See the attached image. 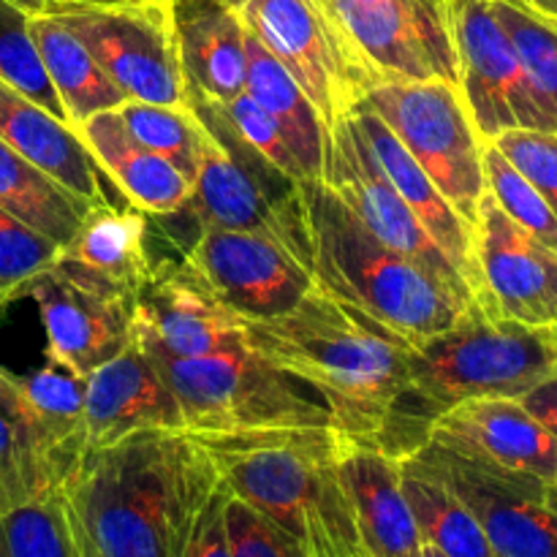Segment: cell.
I'll use <instances>...</instances> for the list:
<instances>
[{
	"instance_id": "obj_16",
	"label": "cell",
	"mask_w": 557,
	"mask_h": 557,
	"mask_svg": "<svg viewBox=\"0 0 557 557\" xmlns=\"http://www.w3.org/2000/svg\"><path fill=\"white\" fill-rule=\"evenodd\" d=\"M321 183L335 190L348 210L375 234L384 245L413 259L417 264L428 267L438 277H444L451 286L471 294L468 283L451 264L449 256L435 245L428 228L419 223L411 207L403 201L395 185L386 180L381 166L375 163L368 141L359 134L351 112L343 114L330 134V147H326V169ZM473 297V294H471Z\"/></svg>"
},
{
	"instance_id": "obj_1",
	"label": "cell",
	"mask_w": 557,
	"mask_h": 557,
	"mask_svg": "<svg viewBox=\"0 0 557 557\" xmlns=\"http://www.w3.org/2000/svg\"><path fill=\"white\" fill-rule=\"evenodd\" d=\"M245 346L313 386L341 438L395 460L428 444L408 384L411 346L319 286L292 313L248 321Z\"/></svg>"
},
{
	"instance_id": "obj_30",
	"label": "cell",
	"mask_w": 557,
	"mask_h": 557,
	"mask_svg": "<svg viewBox=\"0 0 557 557\" xmlns=\"http://www.w3.org/2000/svg\"><path fill=\"white\" fill-rule=\"evenodd\" d=\"M0 210L20 218L52 243L65 245L92 205L0 139Z\"/></svg>"
},
{
	"instance_id": "obj_10",
	"label": "cell",
	"mask_w": 557,
	"mask_h": 557,
	"mask_svg": "<svg viewBox=\"0 0 557 557\" xmlns=\"http://www.w3.org/2000/svg\"><path fill=\"white\" fill-rule=\"evenodd\" d=\"M52 16L85 44L128 101L188 107L172 5H71Z\"/></svg>"
},
{
	"instance_id": "obj_39",
	"label": "cell",
	"mask_w": 557,
	"mask_h": 557,
	"mask_svg": "<svg viewBox=\"0 0 557 557\" xmlns=\"http://www.w3.org/2000/svg\"><path fill=\"white\" fill-rule=\"evenodd\" d=\"M490 145L498 147L506 161L544 196L557 215V134L555 131L511 128L495 136Z\"/></svg>"
},
{
	"instance_id": "obj_40",
	"label": "cell",
	"mask_w": 557,
	"mask_h": 557,
	"mask_svg": "<svg viewBox=\"0 0 557 557\" xmlns=\"http://www.w3.org/2000/svg\"><path fill=\"white\" fill-rule=\"evenodd\" d=\"M212 101H215V98H212ZM215 107L218 112L228 120V125H232L253 150H259L267 161L275 163L281 172L292 174V177L305 180L299 161L294 158V152L288 150L286 139H283L281 131H277L275 120L267 114V109L261 107L259 101H253L248 92H239V96L228 98V101H215Z\"/></svg>"
},
{
	"instance_id": "obj_13",
	"label": "cell",
	"mask_w": 557,
	"mask_h": 557,
	"mask_svg": "<svg viewBox=\"0 0 557 557\" xmlns=\"http://www.w3.org/2000/svg\"><path fill=\"white\" fill-rule=\"evenodd\" d=\"M239 20L302 87L326 131L373 85L319 0H243Z\"/></svg>"
},
{
	"instance_id": "obj_23",
	"label": "cell",
	"mask_w": 557,
	"mask_h": 557,
	"mask_svg": "<svg viewBox=\"0 0 557 557\" xmlns=\"http://www.w3.org/2000/svg\"><path fill=\"white\" fill-rule=\"evenodd\" d=\"M172 27L190 92L215 101L245 92L248 54L239 0H172Z\"/></svg>"
},
{
	"instance_id": "obj_21",
	"label": "cell",
	"mask_w": 557,
	"mask_h": 557,
	"mask_svg": "<svg viewBox=\"0 0 557 557\" xmlns=\"http://www.w3.org/2000/svg\"><path fill=\"white\" fill-rule=\"evenodd\" d=\"M147 234L150 223L136 207H92L74 237L60 245L52 270L92 292L136 299L156 267Z\"/></svg>"
},
{
	"instance_id": "obj_4",
	"label": "cell",
	"mask_w": 557,
	"mask_h": 557,
	"mask_svg": "<svg viewBox=\"0 0 557 557\" xmlns=\"http://www.w3.org/2000/svg\"><path fill=\"white\" fill-rule=\"evenodd\" d=\"M310 272L326 297L419 346L455 326L473 297L381 243L346 201L319 180H302Z\"/></svg>"
},
{
	"instance_id": "obj_26",
	"label": "cell",
	"mask_w": 557,
	"mask_h": 557,
	"mask_svg": "<svg viewBox=\"0 0 557 557\" xmlns=\"http://www.w3.org/2000/svg\"><path fill=\"white\" fill-rule=\"evenodd\" d=\"M0 139L79 199L90 201L92 207L109 205L101 169L92 161L76 128L49 114L3 79H0Z\"/></svg>"
},
{
	"instance_id": "obj_45",
	"label": "cell",
	"mask_w": 557,
	"mask_h": 557,
	"mask_svg": "<svg viewBox=\"0 0 557 557\" xmlns=\"http://www.w3.org/2000/svg\"><path fill=\"white\" fill-rule=\"evenodd\" d=\"M522 9H528L531 14H536L539 20L549 22V25L557 27V0H515Z\"/></svg>"
},
{
	"instance_id": "obj_5",
	"label": "cell",
	"mask_w": 557,
	"mask_h": 557,
	"mask_svg": "<svg viewBox=\"0 0 557 557\" xmlns=\"http://www.w3.org/2000/svg\"><path fill=\"white\" fill-rule=\"evenodd\" d=\"M557 375V324L495 319L473 305L455 326L408 348L413 413L433 424L468 400H520Z\"/></svg>"
},
{
	"instance_id": "obj_7",
	"label": "cell",
	"mask_w": 557,
	"mask_h": 557,
	"mask_svg": "<svg viewBox=\"0 0 557 557\" xmlns=\"http://www.w3.org/2000/svg\"><path fill=\"white\" fill-rule=\"evenodd\" d=\"M172 389L188 433L332 428L319 392L288 370L239 346L207 357H166L141 348Z\"/></svg>"
},
{
	"instance_id": "obj_43",
	"label": "cell",
	"mask_w": 557,
	"mask_h": 557,
	"mask_svg": "<svg viewBox=\"0 0 557 557\" xmlns=\"http://www.w3.org/2000/svg\"><path fill=\"white\" fill-rule=\"evenodd\" d=\"M520 403L557 438V375L522 395Z\"/></svg>"
},
{
	"instance_id": "obj_49",
	"label": "cell",
	"mask_w": 557,
	"mask_h": 557,
	"mask_svg": "<svg viewBox=\"0 0 557 557\" xmlns=\"http://www.w3.org/2000/svg\"><path fill=\"white\" fill-rule=\"evenodd\" d=\"M549 487H553V490H555V493H557V479H555V482H549Z\"/></svg>"
},
{
	"instance_id": "obj_3",
	"label": "cell",
	"mask_w": 557,
	"mask_h": 557,
	"mask_svg": "<svg viewBox=\"0 0 557 557\" xmlns=\"http://www.w3.org/2000/svg\"><path fill=\"white\" fill-rule=\"evenodd\" d=\"M228 493L313 557H364L341 476L335 428L194 433Z\"/></svg>"
},
{
	"instance_id": "obj_25",
	"label": "cell",
	"mask_w": 557,
	"mask_h": 557,
	"mask_svg": "<svg viewBox=\"0 0 557 557\" xmlns=\"http://www.w3.org/2000/svg\"><path fill=\"white\" fill-rule=\"evenodd\" d=\"M92 161L117 185L131 207L147 218H169L185 207L194 183L166 158L156 156L131 136L117 109L92 114L76 128Z\"/></svg>"
},
{
	"instance_id": "obj_42",
	"label": "cell",
	"mask_w": 557,
	"mask_h": 557,
	"mask_svg": "<svg viewBox=\"0 0 557 557\" xmlns=\"http://www.w3.org/2000/svg\"><path fill=\"white\" fill-rule=\"evenodd\" d=\"M228 498H232V493L221 482L215 487V493L210 495V500L205 504V509H201L194 533H190L188 544H185L183 557H234L226 528Z\"/></svg>"
},
{
	"instance_id": "obj_44",
	"label": "cell",
	"mask_w": 557,
	"mask_h": 557,
	"mask_svg": "<svg viewBox=\"0 0 557 557\" xmlns=\"http://www.w3.org/2000/svg\"><path fill=\"white\" fill-rule=\"evenodd\" d=\"M16 9H22L25 14H58V11L71 9V5H123V3H136V0H9Z\"/></svg>"
},
{
	"instance_id": "obj_6",
	"label": "cell",
	"mask_w": 557,
	"mask_h": 557,
	"mask_svg": "<svg viewBox=\"0 0 557 557\" xmlns=\"http://www.w3.org/2000/svg\"><path fill=\"white\" fill-rule=\"evenodd\" d=\"M188 107L199 114L207 136L194 190L180 212L196 223V232L228 228L272 239L310 270L302 180L281 172L275 163L253 150L218 112L212 98L188 92Z\"/></svg>"
},
{
	"instance_id": "obj_34",
	"label": "cell",
	"mask_w": 557,
	"mask_h": 557,
	"mask_svg": "<svg viewBox=\"0 0 557 557\" xmlns=\"http://www.w3.org/2000/svg\"><path fill=\"white\" fill-rule=\"evenodd\" d=\"M0 557H76L58 490L0 511Z\"/></svg>"
},
{
	"instance_id": "obj_14",
	"label": "cell",
	"mask_w": 557,
	"mask_h": 557,
	"mask_svg": "<svg viewBox=\"0 0 557 557\" xmlns=\"http://www.w3.org/2000/svg\"><path fill=\"white\" fill-rule=\"evenodd\" d=\"M183 264L245 324L292 313L315 288L308 267L250 232L201 228L185 245Z\"/></svg>"
},
{
	"instance_id": "obj_18",
	"label": "cell",
	"mask_w": 557,
	"mask_h": 557,
	"mask_svg": "<svg viewBox=\"0 0 557 557\" xmlns=\"http://www.w3.org/2000/svg\"><path fill=\"white\" fill-rule=\"evenodd\" d=\"M47 332V357L69 373L90 375L134 343V299L92 292L49 267L30 294Z\"/></svg>"
},
{
	"instance_id": "obj_20",
	"label": "cell",
	"mask_w": 557,
	"mask_h": 557,
	"mask_svg": "<svg viewBox=\"0 0 557 557\" xmlns=\"http://www.w3.org/2000/svg\"><path fill=\"white\" fill-rule=\"evenodd\" d=\"M85 424L87 451L145 430H185L172 389L136 341L85 375Z\"/></svg>"
},
{
	"instance_id": "obj_38",
	"label": "cell",
	"mask_w": 557,
	"mask_h": 557,
	"mask_svg": "<svg viewBox=\"0 0 557 557\" xmlns=\"http://www.w3.org/2000/svg\"><path fill=\"white\" fill-rule=\"evenodd\" d=\"M484 180H487L490 196L498 201V207L511 221L557 250V215L553 207L506 161V156L495 145H484Z\"/></svg>"
},
{
	"instance_id": "obj_8",
	"label": "cell",
	"mask_w": 557,
	"mask_h": 557,
	"mask_svg": "<svg viewBox=\"0 0 557 557\" xmlns=\"http://www.w3.org/2000/svg\"><path fill=\"white\" fill-rule=\"evenodd\" d=\"M400 139L449 205L473 223L487 194L484 141L479 139L462 92L444 79H379L359 98Z\"/></svg>"
},
{
	"instance_id": "obj_15",
	"label": "cell",
	"mask_w": 557,
	"mask_h": 557,
	"mask_svg": "<svg viewBox=\"0 0 557 557\" xmlns=\"http://www.w3.org/2000/svg\"><path fill=\"white\" fill-rule=\"evenodd\" d=\"M473 232V305L495 319L557 324V250L511 221L487 194L479 199Z\"/></svg>"
},
{
	"instance_id": "obj_51",
	"label": "cell",
	"mask_w": 557,
	"mask_h": 557,
	"mask_svg": "<svg viewBox=\"0 0 557 557\" xmlns=\"http://www.w3.org/2000/svg\"><path fill=\"white\" fill-rule=\"evenodd\" d=\"M239 5H243V0H239Z\"/></svg>"
},
{
	"instance_id": "obj_19",
	"label": "cell",
	"mask_w": 557,
	"mask_h": 557,
	"mask_svg": "<svg viewBox=\"0 0 557 557\" xmlns=\"http://www.w3.org/2000/svg\"><path fill=\"white\" fill-rule=\"evenodd\" d=\"M428 441L506 471L557 479V438L520 400L460 403L433 419Z\"/></svg>"
},
{
	"instance_id": "obj_9",
	"label": "cell",
	"mask_w": 557,
	"mask_h": 557,
	"mask_svg": "<svg viewBox=\"0 0 557 557\" xmlns=\"http://www.w3.org/2000/svg\"><path fill=\"white\" fill-rule=\"evenodd\" d=\"M351 58L370 79L455 82L449 0H319Z\"/></svg>"
},
{
	"instance_id": "obj_11",
	"label": "cell",
	"mask_w": 557,
	"mask_h": 557,
	"mask_svg": "<svg viewBox=\"0 0 557 557\" xmlns=\"http://www.w3.org/2000/svg\"><path fill=\"white\" fill-rule=\"evenodd\" d=\"M408 460L446 484L468 506L493 557H557V511L549 482L457 455L428 441Z\"/></svg>"
},
{
	"instance_id": "obj_27",
	"label": "cell",
	"mask_w": 557,
	"mask_h": 557,
	"mask_svg": "<svg viewBox=\"0 0 557 557\" xmlns=\"http://www.w3.org/2000/svg\"><path fill=\"white\" fill-rule=\"evenodd\" d=\"M245 54H248V76H245V92L259 101L275 120L277 131L286 139L288 150L299 161L305 180H324L326 147L330 134L319 109L310 103L302 87L294 76L283 69L281 60L245 27Z\"/></svg>"
},
{
	"instance_id": "obj_12",
	"label": "cell",
	"mask_w": 557,
	"mask_h": 557,
	"mask_svg": "<svg viewBox=\"0 0 557 557\" xmlns=\"http://www.w3.org/2000/svg\"><path fill=\"white\" fill-rule=\"evenodd\" d=\"M449 20L460 92L479 139L490 145L511 128L557 134V120L533 90L493 0H449Z\"/></svg>"
},
{
	"instance_id": "obj_29",
	"label": "cell",
	"mask_w": 557,
	"mask_h": 557,
	"mask_svg": "<svg viewBox=\"0 0 557 557\" xmlns=\"http://www.w3.org/2000/svg\"><path fill=\"white\" fill-rule=\"evenodd\" d=\"M63 476L38 435L20 375L0 368V511L54 493Z\"/></svg>"
},
{
	"instance_id": "obj_37",
	"label": "cell",
	"mask_w": 557,
	"mask_h": 557,
	"mask_svg": "<svg viewBox=\"0 0 557 557\" xmlns=\"http://www.w3.org/2000/svg\"><path fill=\"white\" fill-rule=\"evenodd\" d=\"M58 253V243L0 210V313L30 294L33 283L54 264Z\"/></svg>"
},
{
	"instance_id": "obj_48",
	"label": "cell",
	"mask_w": 557,
	"mask_h": 557,
	"mask_svg": "<svg viewBox=\"0 0 557 557\" xmlns=\"http://www.w3.org/2000/svg\"><path fill=\"white\" fill-rule=\"evenodd\" d=\"M547 498H549V506H553V509L557 511V493L553 487H549V493H547Z\"/></svg>"
},
{
	"instance_id": "obj_32",
	"label": "cell",
	"mask_w": 557,
	"mask_h": 557,
	"mask_svg": "<svg viewBox=\"0 0 557 557\" xmlns=\"http://www.w3.org/2000/svg\"><path fill=\"white\" fill-rule=\"evenodd\" d=\"M403 493L411 506L422 544L446 557H493L487 539L468 506L441 479L419 468L413 460H400Z\"/></svg>"
},
{
	"instance_id": "obj_46",
	"label": "cell",
	"mask_w": 557,
	"mask_h": 557,
	"mask_svg": "<svg viewBox=\"0 0 557 557\" xmlns=\"http://www.w3.org/2000/svg\"><path fill=\"white\" fill-rule=\"evenodd\" d=\"M419 557H446V555H441L438 549H433V547H428V544H422V555Z\"/></svg>"
},
{
	"instance_id": "obj_22",
	"label": "cell",
	"mask_w": 557,
	"mask_h": 557,
	"mask_svg": "<svg viewBox=\"0 0 557 557\" xmlns=\"http://www.w3.org/2000/svg\"><path fill=\"white\" fill-rule=\"evenodd\" d=\"M341 476L364 557L422 555V536L403 493L400 460L343 438Z\"/></svg>"
},
{
	"instance_id": "obj_36",
	"label": "cell",
	"mask_w": 557,
	"mask_h": 557,
	"mask_svg": "<svg viewBox=\"0 0 557 557\" xmlns=\"http://www.w3.org/2000/svg\"><path fill=\"white\" fill-rule=\"evenodd\" d=\"M493 11L509 33L544 109L557 120V27L539 20L515 0H493Z\"/></svg>"
},
{
	"instance_id": "obj_2",
	"label": "cell",
	"mask_w": 557,
	"mask_h": 557,
	"mask_svg": "<svg viewBox=\"0 0 557 557\" xmlns=\"http://www.w3.org/2000/svg\"><path fill=\"white\" fill-rule=\"evenodd\" d=\"M221 484L188 430H145L90 449L58 487L76 557H183Z\"/></svg>"
},
{
	"instance_id": "obj_52",
	"label": "cell",
	"mask_w": 557,
	"mask_h": 557,
	"mask_svg": "<svg viewBox=\"0 0 557 557\" xmlns=\"http://www.w3.org/2000/svg\"><path fill=\"white\" fill-rule=\"evenodd\" d=\"M0 319H3V313H0Z\"/></svg>"
},
{
	"instance_id": "obj_17",
	"label": "cell",
	"mask_w": 557,
	"mask_h": 557,
	"mask_svg": "<svg viewBox=\"0 0 557 557\" xmlns=\"http://www.w3.org/2000/svg\"><path fill=\"white\" fill-rule=\"evenodd\" d=\"M134 341L166 357H207L245 346V321L183 261H158L134 299Z\"/></svg>"
},
{
	"instance_id": "obj_28",
	"label": "cell",
	"mask_w": 557,
	"mask_h": 557,
	"mask_svg": "<svg viewBox=\"0 0 557 557\" xmlns=\"http://www.w3.org/2000/svg\"><path fill=\"white\" fill-rule=\"evenodd\" d=\"M27 25L71 128H79L92 114L112 112L128 101L63 22L52 14H36Z\"/></svg>"
},
{
	"instance_id": "obj_47",
	"label": "cell",
	"mask_w": 557,
	"mask_h": 557,
	"mask_svg": "<svg viewBox=\"0 0 557 557\" xmlns=\"http://www.w3.org/2000/svg\"><path fill=\"white\" fill-rule=\"evenodd\" d=\"M136 3H152V5H172V0H136Z\"/></svg>"
},
{
	"instance_id": "obj_24",
	"label": "cell",
	"mask_w": 557,
	"mask_h": 557,
	"mask_svg": "<svg viewBox=\"0 0 557 557\" xmlns=\"http://www.w3.org/2000/svg\"><path fill=\"white\" fill-rule=\"evenodd\" d=\"M351 117L354 123H357L359 134L368 141L370 152H373L381 172H384L386 180L395 185V190L403 196V201L411 207V212L419 218V223L428 228V234L435 239V245L449 256V261L457 267L462 281L471 288V294H476L479 277L476 264H473L471 223H468L466 218L449 205V199L435 188V183L428 177V172L413 161L411 152H408L406 147L400 145V139L386 128V123L379 114L370 112L362 103H357V107L351 109Z\"/></svg>"
},
{
	"instance_id": "obj_35",
	"label": "cell",
	"mask_w": 557,
	"mask_h": 557,
	"mask_svg": "<svg viewBox=\"0 0 557 557\" xmlns=\"http://www.w3.org/2000/svg\"><path fill=\"white\" fill-rule=\"evenodd\" d=\"M27 22L30 14L16 9L9 0H0V79L9 82L22 96L36 101L58 120H65Z\"/></svg>"
},
{
	"instance_id": "obj_50",
	"label": "cell",
	"mask_w": 557,
	"mask_h": 557,
	"mask_svg": "<svg viewBox=\"0 0 557 557\" xmlns=\"http://www.w3.org/2000/svg\"><path fill=\"white\" fill-rule=\"evenodd\" d=\"M359 3H375V0H359Z\"/></svg>"
},
{
	"instance_id": "obj_41",
	"label": "cell",
	"mask_w": 557,
	"mask_h": 557,
	"mask_svg": "<svg viewBox=\"0 0 557 557\" xmlns=\"http://www.w3.org/2000/svg\"><path fill=\"white\" fill-rule=\"evenodd\" d=\"M226 528L234 557H313L288 533L272 525L267 517H261L234 495L226 504Z\"/></svg>"
},
{
	"instance_id": "obj_31",
	"label": "cell",
	"mask_w": 557,
	"mask_h": 557,
	"mask_svg": "<svg viewBox=\"0 0 557 557\" xmlns=\"http://www.w3.org/2000/svg\"><path fill=\"white\" fill-rule=\"evenodd\" d=\"M22 392L36 419L44 449L65 479L87 451L85 379L49 362L44 370L22 379Z\"/></svg>"
},
{
	"instance_id": "obj_33",
	"label": "cell",
	"mask_w": 557,
	"mask_h": 557,
	"mask_svg": "<svg viewBox=\"0 0 557 557\" xmlns=\"http://www.w3.org/2000/svg\"><path fill=\"white\" fill-rule=\"evenodd\" d=\"M117 112L139 145H145L156 156L166 158L174 169H180L194 183L207 136L205 123L194 109L125 101Z\"/></svg>"
}]
</instances>
